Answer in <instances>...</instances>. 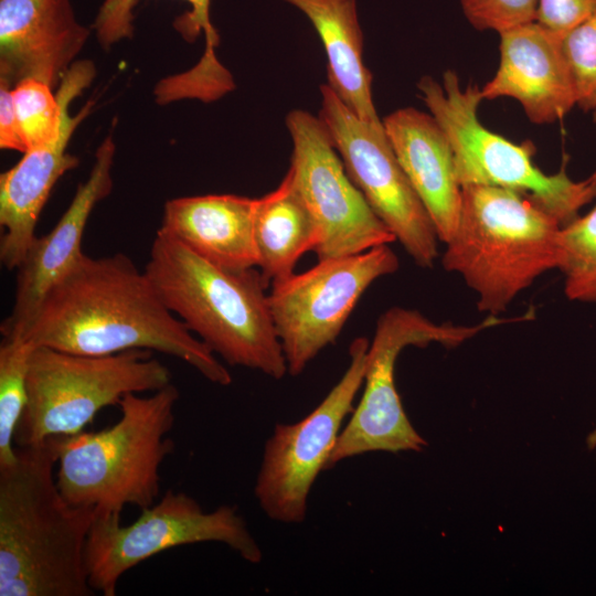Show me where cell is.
<instances>
[{"instance_id":"obj_1","label":"cell","mask_w":596,"mask_h":596,"mask_svg":"<svg viewBox=\"0 0 596 596\" xmlns=\"http://www.w3.org/2000/svg\"><path fill=\"white\" fill-rule=\"evenodd\" d=\"M21 338L82 355L157 351L185 362L213 384L232 383L226 366L123 253L84 255L50 289Z\"/></svg>"},{"instance_id":"obj_2","label":"cell","mask_w":596,"mask_h":596,"mask_svg":"<svg viewBox=\"0 0 596 596\" xmlns=\"http://www.w3.org/2000/svg\"><path fill=\"white\" fill-rule=\"evenodd\" d=\"M55 438L0 467V596H92L85 549L96 512L62 496Z\"/></svg>"},{"instance_id":"obj_3","label":"cell","mask_w":596,"mask_h":596,"mask_svg":"<svg viewBox=\"0 0 596 596\" xmlns=\"http://www.w3.org/2000/svg\"><path fill=\"white\" fill-rule=\"evenodd\" d=\"M145 272L167 307L228 365L275 380L288 374L257 268H221L158 230Z\"/></svg>"},{"instance_id":"obj_4","label":"cell","mask_w":596,"mask_h":596,"mask_svg":"<svg viewBox=\"0 0 596 596\" xmlns=\"http://www.w3.org/2000/svg\"><path fill=\"white\" fill-rule=\"evenodd\" d=\"M178 389L168 384L149 396L129 393L120 418L97 432L54 437L56 483L67 502L92 508L96 517L121 519L126 505L140 510L160 493V467L173 453Z\"/></svg>"},{"instance_id":"obj_5","label":"cell","mask_w":596,"mask_h":596,"mask_svg":"<svg viewBox=\"0 0 596 596\" xmlns=\"http://www.w3.org/2000/svg\"><path fill=\"white\" fill-rule=\"evenodd\" d=\"M562 224L529 194L492 187L461 188L457 230L441 257L498 316L544 273L558 268Z\"/></svg>"},{"instance_id":"obj_6","label":"cell","mask_w":596,"mask_h":596,"mask_svg":"<svg viewBox=\"0 0 596 596\" xmlns=\"http://www.w3.org/2000/svg\"><path fill=\"white\" fill-rule=\"evenodd\" d=\"M171 383L167 365L148 350L82 355L34 347L28 370V403L15 447L77 434L97 413L129 393L156 392Z\"/></svg>"},{"instance_id":"obj_7","label":"cell","mask_w":596,"mask_h":596,"mask_svg":"<svg viewBox=\"0 0 596 596\" xmlns=\"http://www.w3.org/2000/svg\"><path fill=\"white\" fill-rule=\"evenodd\" d=\"M417 87L450 143L461 188L492 185L523 192L562 226L576 219L578 211L596 198L590 182L573 181L564 166L553 174L540 170L533 162L535 147L530 140L514 143L486 128L478 118L480 88L476 85L461 88L454 71L444 73L443 84L423 76Z\"/></svg>"},{"instance_id":"obj_8","label":"cell","mask_w":596,"mask_h":596,"mask_svg":"<svg viewBox=\"0 0 596 596\" xmlns=\"http://www.w3.org/2000/svg\"><path fill=\"white\" fill-rule=\"evenodd\" d=\"M510 321L518 318L489 316L475 326H455L433 322L412 309H387L380 316L368 349L361 398L339 435L327 469L366 453L422 451L427 441L407 418L395 385L400 353L408 345L433 342L456 347L482 330Z\"/></svg>"},{"instance_id":"obj_9","label":"cell","mask_w":596,"mask_h":596,"mask_svg":"<svg viewBox=\"0 0 596 596\" xmlns=\"http://www.w3.org/2000/svg\"><path fill=\"white\" fill-rule=\"evenodd\" d=\"M205 542L224 544L251 564L263 560V551L236 507L222 504L207 512L182 491L168 490L128 525L121 519L96 517L85 549L89 585L95 593L115 596L121 576L141 562Z\"/></svg>"},{"instance_id":"obj_10","label":"cell","mask_w":596,"mask_h":596,"mask_svg":"<svg viewBox=\"0 0 596 596\" xmlns=\"http://www.w3.org/2000/svg\"><path fill=\"white\" fill-rule=\"evenodd\" d=\"M398 258L390 245L362 253L318 259L308 270L270 284L269 309L291 376L342 331L364 291L380 277L393 274Z\"/></svg>"},{"instance_id":"obj_11","label":"cell","mask_w":596,"mask_h":596,"mask_svg":"<svg viewBox=\"0 0 596 596\" xmlns=\"http://www.w3.org/2000/svg\"><path fill=\"white\" fill-rule=\"evenodd\" d=\"M369 345L365 338H355L349 347L347 370L324 398L300 421L276 424L266 440L254 494L270 520L284 524L305 521L311 488L327 469L363 386Z\"/></svg>"},{"instance_id":"obj_12","label":"cell","mask_w":596,"mask_h":596,"mask_svg":"<svg viewBox=\"0 0 596 596\" xmlns=\"http://www.w3.org/2000/svg\"><path fill=\"white\" fill-rule=\"evenodd\" d=\"M319 118L326 126L344 168L377 217L421 267L438 256V235L412 187L382 120L358 117L328 85L320 86Z\"/></svg>"},{"instance_id":"obj_13","label":"cell","mask_w":596,"mask_h":596,"mask_svg":"<svg viewBox=\"0 0 596 596\" xmlns=\"http://www.w3.org/2000/svg\"><path fill=\"white\" fill-rule=\"evenodd\" d=\"M292 140L288 172L318 230V259L390 245L393 233L350 179L329 132L318 117L294 109L286 117Z\"/></svg>"},{"instance_id":"obj_14","label":"cell","mask_w":596,"mask_h":596,"mask_svg":"<svg viewBox=\"0 0 596 596\" xmlns=\"http://www.w3.org/2000/svg\"><path fill=\"white\" fill-rule=\"evenodd\" d=\"M96 67L89 60H77L56 87L62 104L58 136L28 149L22 158L0 174V260L7 269H17L36 237L39 216L58 179L76 168L78 158L67 151L71 138L95 104L88 100L75 115L70 106L93 82Z\"/></svg>"},{"instance_id":"obj_15","label":"cell","mask_w":596,"mask_h":596,"mask_svg":"<svg viewBox=\"0 0 596 596\" xmlns=\"http://www.w3.org/2000/svg\"><path fill=\"white\" fill-rule=\"evenodd\" d=\"M116 143L108 134L95 151L88 178L56 225L36 236L17 268V285L11 312L1 323L3 338H21L50 289L85 255L82 238L94 207L113 190Z\"/></svg>"},{"instance_id":"obj_16","label":"cell","mask_w":596,"mask_h":596,"mask_svg":"<svg viewBox=\"0 0 596 596\" xmlns=\"http://www.w3.org/2000/svg\"><path fill=\"white\" fill-rule=\"evenodd\" d=\"M499 34V67L492 79L480 88L482 99L514 98L534 124L564 118L577 104L575 83L563 49L564 34L536 21Z\"/></svg>"},{"instance_id":"obj_17","label":"cell","mask_w":596,"mask_h":596,"mask_svg":"<svg viewBox=\"0 0 596 596\" xmlns=\"http://www.w3.org/2000/svg\"><path fill=\"white\" fill-rule=\"evenodd\" d=\"M89 34L71 0H0V82L56 88Z\"/></svg>"},{"instance_id":"obj_18","label":"cell","mask_w":596,"mask_h":596,"mask_svg":"<svg viewBox=\"0 0 596 596\" xmlns=\"http://www.w3.org/2000/svg\"><path fill=\"white\" fill-rule=\"evenodd\" d=\"M393 150L445 244L454 236L461 209L453 149L446 134L427 113L397 109L383 120Z\"/></svg>"},{"instance_id":"obj_19","label":"cell","mask_w":596,"mask_h":596,"mask_svg":"<svg viewBox=\"0 0 596 596\" xmlns=\"http://www.w3.org/2000/svg\"><path fill=\"white\" fill-rule=\"evenodd\" d=\"M256 199L205 194L168 200L159 231L207 262L233 272L257 268Z\"/></svg>"},{"instance_id":"obj_20","label":"cell","mask_w":596,"mask_h":596,"mask_svg":"<svg viewBox=\"0 0 596 596\" xmlns=\"http://www.w3.org/2000/svg\"><path fill=\"white\" fill-rule=\"evenodd\" d=\"M310 20L328 60V85L358 117L381 119L372 99V74L363 62L356 0H284Z\"/></svg>"},{"instance_id":"obj_21","label":"cell","mask_w":596,"mask_h":596,"mask_svg":"<svg viewBox=\"0 0 596 596\" xmlns=\"http://www.w3.org/2000/svg\"><path fill=\"white\" fill-rule=\"evenodd\" d=\"M254 241L257 269L268 286L295 273L300 257L318 244L317 226L288 171L275 190L256 199Z\"/></svg>"},{"instance_id":"obj_22","label":"cell","mask_w":596,"mask_h":596,"mask_svg":"<svg viewBox=\"0 0 596 596\" xmlns=\"http://www.w3.org/2000/svg\"><path fill=\"white\" fill-rule=\"evenodd\" d=\"M140 0H104L93 22L97 42L104 50L129 40L134 35L135 9ZM191 9L179 15L173 25L190 42L201 33L205 38L204 52L192 67L194 72L210 79H226L232 74L222 65L216 55L220 36L211 22V0H184Z\"/></svg>"},{"instance_id":"obj_23","label":"cell","mask_w":596,"mask_h":596,"mask_svg":"<svg viewBox=\"0 0 596 596\" xmlns=\"http://www.w3.org/2000/svg\"><path fill=\"white\" fill-rule=\"evenodd\" d=\"M34 345L22 338L0 344V467L14 461V436L28 403L29 360Z\"/></svg>"},{"instance_id":"obj_24","label":"cell","mask_w":596,"mask_h":596,"mask_svg":"<svg viewBox=\"0 0 596 596\" xmlns=\"http://www.w3.org/2000/svg\"><path fill=\"white\" fill-rule=\"evenodd\" d=\"M560 245L566 297L596 304V204L561 227Z\"/></svg>"},{"instance_id":"obj_25","label":"cell","mask_w":596,"mask_h":596,"mask_svg":"<svg viewBox=\"0 0 596 596\" xmlns=\"http://www.w3.org/2000/svg\"><path fill=\"white\" fill-rule=\"evenodd\" d=\"M43 82L24 79L12 87V100L28 149L54 140L62 125V104Z\"/></svg>"},{"instance_id":"obj_26","label":"cell","mask_w":596,"mask_h":596,"mask_svg":"<svg viewBox=\"0 0 596 596\" xmlns=\"http://www.w3.org/2000/svg\"><path fill=\"white\" fill-rule=\"evenodd\" d=\"M563 49L576 88L577 106L596 109V14L563 35Z\"/></svg>"},{"instance_id":"obj_27","label":"cell","mask_w":596,"mask_h":596,"mask_svg":"<svg viewBox=\"0 0 596 596\" xmlns=\"http://www.w3.org/2000/svg\"><path fill=\"white\" fill-rule=\"evenodd\" d=\"M470 24L498 33L535 21L538 0H459Z\"/></svg>"},{"instance_id":"obj_28","label":"cell","mask_w":596,"mask_h":596,"mask_svg":"<svg viewBox=\"0 0 596 596\" xmlns=\"http://www.w3.org/2000/svg\"><path fill=\"white\" fill-rule=\"evenodd\" d=\"M596 14V0H538L535 21L562 34Z\"/></svg>"},{"instance_id":"obj_29","label":"cell","mask_w":596,"mask_h":596,"mask_svg":"<svg viewBox=\"0 0 596 596\" xmlns=\"http://www.w3.org/2000/svg\"><path fill=\"white\" fill-rule=\"evenodd\" d=\"M12 87L0 82V148L24 153L28 150L14 110Z\"/></svg>"},{"instance_id":"obj_30","label":"cell","mask_w":596,"mask_h":596,"mask_svg":"<svg viewBox=\"0 0 596 596\" xmlns=\"http://www.w3.org/2000/svg\"><path fill=\"white\" fill-rule=\"evenodd\" d=\"M586 444L590 450L596 448V429L589 433L586 438Z\"/></svg>"},{"instance_id":"obj_31","label":"cell","mask_w":596,"mask_h":596,"mask_svg":"<svg viewBox=\"0 0 596 596\" xmlns=\"http://www.w3.org/2000/svg\"><path fill=\"white\" fill-rule=\"evenodd\" d=\"M594 120L596 123V109L594 110ZM587 180L590 182V184L593 185V188L596 191V170L594 171V173Z\"/></svg>"}]
</instances>
